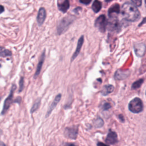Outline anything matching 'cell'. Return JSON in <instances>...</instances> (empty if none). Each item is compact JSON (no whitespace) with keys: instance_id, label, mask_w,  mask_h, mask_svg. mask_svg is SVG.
Here are the masks:
<instances>
[{"instance_id":"cell-20","label":"cell","mask_w":146,"mask_h":146,"mask_svg":"<svg viewBox=\"0 0 146 146\" xmlns=\"http://www.w3.org/2000/svg\"><path fill=\"white\" fill-rule=\"evenodd\" d=\"M40 102H41V100H40V98H38L35 100V103H34L33 106H32V107L31 108V110H30L31 113H34L35 111H36L39 108V106L40 105Z\"/></svg>"},{"instance_id":"cell-12","label":"cell","mask_w":146,"mask_h":146,"mask_svg":"<svg viewBox=\"0 0 146 146\" xmlns=\"http://www.w3.org/2000/svg\"><path fill=\"white\" fill-rule=\"evenodd\" d=\"M45 50H44L41 54V56H40V60L38 62V64L37 65V67H36V71L35 72V74H34V79H36L37 78V76L39 75L40 71H41V70H42V66H43V64L44 63V59H45V57H46V54H45Z\"/></svg>"},{"instance_id":"cell-16","label":"cell","mask_w":146,"mask_h":146,"mask_svg":"<svg viewBox=\"0 0 146 146\" xmlns=\"http://www.w3.org/2000/svg\"><path fill=\"white\" fill-rule=\"evenodd\" d=\"M128 71H124L121 70H117L114 75V78L116 80H123L127 78L129 75Z\"/></svg>"},{"instance_id":"cell-4","label":"cell","mask_w":146,"mask_h":146,"mask_svg":"<svg viewBox=\"0 0 146 146\" xmlns=\"http://www.w3.org/2000/svg\"><path fill=\"white\" fill-rule=\"evenodd\" d=\"M107 20L104 15L102 14L99 16L95 21V27H96L99 31L104 33L107 28Z\"/></svg>"},{"instance_id":"cell-8","label":"cell","mask_w":146,"mask_h":146,"mask_svg":"<svg viewBox=\"0 0 146 146\" xmlns=\"http://www.w3.org/2000/svg\"><path fill=\"white\" fill-rule=\"evenodd\" d=\"M134 52L138 57H142L145 52V44L144 43H137L133 46Z\"/></svg>"},{"instance_id":"cell-28","label":"cell","mask_w":146,"mask_h":146,"mask_svg":"<svg viewBox=\"0 0 146 146\" xmlns=\"http://www.w3.org/2000/svg\"><path fill=\"white\" fill-rule=\"evenodd\" d=\"M4 7L2 5H0V14H1L2 13H3L4 11Z\"/></svg>"},{"instance_id":"cell-9","label":"cell","mask_w":146,"mask_h":146,"mask_svg":"<svg viewBox=\"0 0 146 146\" xmlns=\"http://www.w3.org/2000/svg\"><path fill=\"white\" fill-rule=\"evenodd\" d=\"M15 89H16V86L15 84H13L12 87H11V92L10 93V95L7 98V99H6V100L5 101L3 110H2V114H4L7 111V110L9 108L10 104H11L12 99H13V93H14V91Z\"/></svg>"},{"instance_id":"cell-2","label":"cell","mask_w":146,"mask_h":146,"mask_svg":"<svg viewBox=\"0 0 146 146\" xmlns=\"http://www.w3.org/2000/svg\"><path fill=\"white\" fill-rule=\"evenodd\" d=\"M75 19V17L72 15L67 16L62 19L57 27L58 34L60 35L62 33H64L67 30L70 25L74 22Z\"/></svg>"},{"instance_id":"cell-31","label":"cell","mask_w":146,"mask_h":146,"mask_svg":"<svg viewBox=\"0 0 146 146\" xmlns=\"http://www.w3.org/2000/svg\"><path fill=\"white\" fill-rule=\"evenodd\" d=\"M1 134H2V131L0 129V135H1Z\"/></svg>"},{"instance_id":"cell-29","label":"cell","mask_w":146,"mask_h":146,"mask_svg":"<svg viewBox=\"0 0 146 146\" xmlns=\"http://www.w3.org/2000/svg\"><path fill=\"white\" fill-rule=\"evenodd\" d=\"M145 23V18H143V22H141L139 25V26H140L141 25H142L143 23Z\"/></svg>"},{"instance_id":"cell-25","label":"cell","mask_w":146,"mask_h":146,"mask_svg":"<svg viewBox=\"0 0 146 146\" xmlns=\"http://www.w3.org/2000/svg\"><path fill=\"white\" fill-rule=\"evenodd\" d=\"M131 1L137 7H140L142 4V0H131Z\"/></svg>"},{"instance_id":"cell-6","label":"cell","mask_w":146,"mask_h":146,"mask_svg":"<svg viewBox=\"0 0 146 146\" xmlns=\"http://www.w3.org/2000/svg\"><path fill=\"white\" fill-rule=\"evenodd\" d=\"M78 125L66 127L64 131L65 137L70 139H76L78 134Z\"/></svg>"},{"instance_id":"cell-7","label":"cell","mask_w":146,"mask_h":146,"mask_svg":"<svg viewBox=\"0 0 146 146\" xmlns=\"http://www.w3.org/2000/svg\"><path fill=\"white\" fill-rule=\"evenodd\" d=\"M117 135L115 132L112 131L111 129H109L108 133L105 139V142L107 145H113L118 143Z\"/></svg>"},{"instance_id":"cell-17","label":"cell","mask_w":146,"mask_h":146,"mask_svg":"<svg viewBox=\"0 0 146 146\" xmlns=\"http://www.w3.org/2000/svg\"><path fill=\"white\" fill-rule=\"evenodd\" d=\"M114 90V86L112 84H106L104 85L103 87V89L101 91V94L103 96H107L110 94L112 93Z\"/></svg>"},{"instance_id":"cell-21","label":"cell","mask_w":146,"mask_h":146,"mask_svg":"<svg viewBox=\"0 0 146 146\" xmlns=\"http://www.w3.org/2000/svg\"><path fill=\"white\" fill-rule=\"evenodd\" d=\"M144 79H139V80L135 81L131 86V88L132 90H136L140 87V86L142 85V84L144 82Z\"/></svg>"},{"instance_id":"cell-14","label":"cell","mask_w":146,"mask_h":146,"mask_svg":"<svg viewBox=\"0 0 146 146\" xmlns=\"http://www.w3.org/2000/svg\"><path fill=\"white\" fill-rule=\"evenodd\" d=\"M58 9L64 13H66L70 7V2L68 0H59L58 2Z\"/></svg>"},{"instance_id":"cell-18","label":"cell","mask_w":146,"mask_h":146,"mask_svg":"<svg viewBox=\"0 0 146 146\" xmlns=\"http://www.w3.org/2000/svg\"><path fill=\"white\" fill-rule=\"evenodd\" d=\"M102 4L99 0H95L92 5V9L95 13H98L102 9Z\"/></svg>"},{"instance_id":"cell-3","label":"cell","mask_w":146,"mask_h":146,"mask_svg":"<svg viewBox=\"0 0 146 146\" xmlns=\"http://www.w3.org/2000/svg\"><path fill=\"white\" fill-rule=\"evenodd\" d=\"M143 103L141 99L136 97L132 99L128 104V110L132 113H138L143 110Z\"/></svg>"},{"instance_id":"cell-5","label":"cell","mask_w":146,"mask_h":146,"mask_svg":"<svg viewBox=\"0 0 146 146\" xmlns=\"http://www.w3.org/2000/svg\"><path fill=\"white\" fill-rule=\"evenodd\" d=\"M107 27L109 31L119 33L121 30V26L117 17H112L110 18L109 21L107 22Z\"/></svg>"},{"instance_id":"cell-22","label":"cell","mask_w":146,"mask_h":146,"mask_svg":"<svg viewBox=\"0 0 146 146\" xmlns=\"http://www.w3.org/2000/svg\"><path fill=\"white\" fill-rule=\"evenodd\" d=\"M11 55V52L10 50H7L4 47H0V56L5 57L7 56H10Z\"/></svg>"},{"instance_id":"cell-15","label":"cell","mask_w":146,"mask_h":146,"mask_svg":"<svg viewBox=\"0 0 146 146\" xmlns=\"http://www.w3.org/2000/svg\"><path fill=\"white\" fill-rule=\"evenodd\" d=\"M120 13V6L119 4H115L112 5L109 9L108 11L109 18L117 17V15Z\"/></svg>"},{"instance_id":"cell-11","label":"cell","mask_w":146,"mask_h":146,"mask_svg":"<svg viewBox=\"0 0 146 146\" xmlns=\"http://www.w3.org/2000/svg\"><path fill=\"white\" fill-rule=\"evenodd\" d=\"M83 43H84V35H82L79 38V39H78L76 48L75 51L74 52V54H72V56L71 58V62L74 60V59L78 56V55L80 53V50H81V48L82 47V45H83Z\"/></svg>"},{"instance_id":"cell-10","label":"cell","mask_w":146,"mask_h":146,"mask_svg":"<svg viewBox=\"0 0 146 146\" xmlns=\"http://www.w3.org/2000/svg\"><path fill=\"white\" fill-rule=\"evenodd\" d=\"M62 98V95L61 94H58L56 97L55 98L54 100H53V102L51 103V104H50V106H49L48 110L47 111V113L46 114V117H47L50 116V115L51 114V113L52 112V111L54 110V109L56 107V106H57L58 103L60 102V99Z\"/></svg>"},{"instance_id":"cell-30","label":"cell","mask_w":146,"mask_h":146,"mask_svg":"<svg viewBox=\"0 0 146 146\" xmlns=\"http://www.w3.org/2000/svg\"><path fill=\"white\" fill-rule=\"evenodd\" d=\"M113 1V0H105V1H106V2H111V1Z\"/></svg>"},{"instance_id":"cell-24","label":"cell","mask_w":146,"mask_h":146,"mask_svg":"<svg viewBox=\"0 0 146 146\" xmlns=\"http://www.w3.org/2000/svg\"><path fill=\"white\" fill-rule=\"evenodd\" d=\"M23 86H24V79L23 77H21L19 81V92H21V91L23 90Z\"/></svg>"},{"instance_id":"cell-13","label":"cell","mask_w":146,"mask_h":146,"mask_svg":"<svg viewBox=\"0 0 146 146\" xmlns=\"http://www.w3.org/2000/svg\"><path fill=\"white\" fill-rule=\"evenodd\" d=\"M46 17V10L44 9V8L40 7L39 10L38 15L36 17L37 23L39 26L42 25V24L43 23V22L45 21Z\"/></svg>"},{"instance_id":"cell-26","label":"cell","mask_w":146,"mask_h":146,"mask_svg":"<svg viewBox=\"0 0 146 146\" xmlns=\"http://www.w3.org/2000/svg\"><path fill=\"white\" fill-rule=\"evenodd\" d=\"M92 0H79V2L84 5H88L91 3Z\"/></svg>"},{"instance_id":"cell-23","label":"cell","mask_w":146,"mask_h":146,"mask_svg":"<svg viewBox=\"0 0 146 146\" xmlns=\"http://www.w3.org/2000/svg\"><path fill=\"white\" fill-rule=\"evenodd\" d=\"M111 108V104L109 103H107V102H106L103 105V107H102V109H103V111H107V110H108Z\"/></svg>"},{"instance_id":"cell-19","label":"cell","mask_w":146,"mask_h":146,"mask_svg":"<svg viewBox=\"0 0 146 146\" xmlns=\"http://www.w3.org/2000/svg\"><path fill=\"white\" fill-rule=\"evenodd\" d=\"M94 124L95 127H96L97 128H101L104 125V121L100 116H98L95 119L94 122Z\"/></svg>"},{"instance_id":"cell-1","label":"cell","mask_w":146,"mask_h":146,"mask_svg":"<svg viewBox=\"0 0 146 146\" xmlns=\"http://www.w3.org/2000/svg\"><path fill=\"white\" fill-rule=\"evenodd\" d=\"M121 14L127 21L135 22L140 18V13L137 8L129 2L124 3L121 7Z\"/></svg>"},{"instance_id":"cell-27","label":"cell","mask_w":146,"mask_h":146,"mask_svg":"<svg viewBox=\"0 0 146 146\" xmlns=\"http://www.w3.org/2000/svg\"><path fill=\"white\" fill-rule=\"evenodd\" d=\"M118 118H119V119L120 120V121H121V122L124 123V122L125 121L124 117V116H123V115H121V114L119 115V116H118Z\"/></svg>"}]
</instances>
